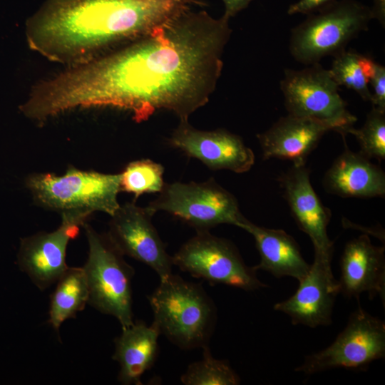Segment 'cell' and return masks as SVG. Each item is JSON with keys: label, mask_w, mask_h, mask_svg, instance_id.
Returning a JSON list of instances; mask_svg holds the SVG:
<instances>
[{"label": "cell", "mask_w": 385, "mask_h": 385, "mask_svg": "<svg viewBox=\"0 0 385 385\" xmlns=\"http://www.w3.org/2000/svg\"><path fill=\"white\" fill-rule=\"evenodd\" d=\"M229 21L188 9L131 42L39 81L38 106L49 118L111 108L128 112L136 123L161 110L188 120L216 88L232 34Z\"/></svg>", "instance_id": "obj_1"}, {"label": "cell", "mask_w": 385, "mask_h": 385, "mask_svg": "<svg viewBox=\"0 0 385 385\" xmlns=\"http://www.w3.org/2000/svg\"><path fill=\"white\" fill-rule=\"evenodd\" d=\"M332 260L314 256L308 272L298 281L295 293L275 304L274 309L287 314L293 324L315 328L332 324L334 304L339 293Z\"/></svg>", "instance_id": "obj_14"}, {"label": "cell", "mask_w": 385, "mask_h": 385, "mask_svg": "<svg viewBox=\"0 0 385 385\" xmlns=\"http://www.w3.org/2000/svg\"><path fill=\"white\" fill-rule=\"evenodd\" d=\"M239 227L255 239L260 261L255 269L267 271L277 278L291 277L301 280L308 272L310 265L301 254L295 240L280 229L258 226L246 217Z\"/></svg>", "instance_id": "obj_19"}, {"label": "cell", "mask_w": 385, "mask_h": 385, "mask_svg": "<svg viewBox=\"0 0 385 385\" xmlns=\"http://www.w3.org/2000/svg\"><path fill=\"white\" fill-rule=\"evenodd\" d=\"M333 57L329 71L337 84L354 91L363 101H370L369 84L376 61L352 49H345Z\"/></svg>", "instance_id": "obj_22"}, {"label": "cell", "mask_w": 385, "mask_h": 385, "mask_svg": "<svg viewBox=\"0 0 385 385\" xmlns=\"http://www.w3.org/2000/svg\"><path fill=\"white\" fill-rule=\"evenodd\" d=\"M164 167L150 159L129 163L120 173V191L131 193L135 201L145 193L160 192L165 184Z\"/></svg>", "instance_id": "obj_23"}, {"label": "cell", "mask_w": 385, "mask_h": 385, "mask_svg": "<svg viewBox=\"0 0 385 385\" xmlns=\"http://www.w3.org/2000/svg\"><path fill=\"white\" fill-rule=\"evenodd\" d=\"M370 11L373 19H376L380 24L385 26V0H373V4L370 7Z\"/></svg>", "instance_id": "obj_29"}, {"label": "cell", "mask_w": 385, "mask_h": 385, "mask_svg": "<svg viewBox=\"0 0 385 385\" xmlns=\"http://www.w3.org/2000/svg\"><path fill=\"white\" fill-rule=\"evenodd\" d=\"M146 207L154 214L167 212L197 232L210 231L221 224L239 227L245 218L236 197L213 178L201 183H165Z\"/></svg>", "instance_id": "obj_7"}, {"label": "cell", "mask_w": 385, "mask_h": 385, "mask_svg": "<svg viewBox=\"0 0 385 385\" xmlns=\"http://www.w3.org/2000/svg\"><path fill=\"white\" fill-rule=\"evenodd\" d=\"M122 329L115 340L113 356L120 365L118 381L125 385H140L143 374L157 359L160 334L153 323L148 326L142 321Z\"/></svg>", "instance_id": "obj_20"}, {"label": "cell", "mask_w": 385, "mask_h": 385, "mask_svg": "<svg viewBox=\"0 0 385 385\" xmlns=\"http://www.w3.org/2000/svg\"><path fill=\"white\" fill-rule=\"evenodd\" d=\"M279 180L296 223L312 242L314 256L332 259L334 244L327 235L332 213L314 191L309 170L305 165H293Z\"/></svg>", "instance_id": "obj_15"}, {"label": "cell", "mask_w": 385, "mask_h": 385, "mask_svg": "<svg viewBox=\"0 0 385 385\" xmlns=\"http://www.w3.org/2000/svg\"><path fill=\"white\" fill-rule=\"evenodd\" d=\"M344 150L326 172L323 185L329 193L342 197H382L385 194V174L359 153L349 150L342 135Z\"/></svg>", "instance_id": "obj_18"}, {"label": "cell", "mask_w": 385, "mask_h": 385, "mask_svg": "<svg viewBox=\"0 0 385 385\" xmlns=\"http://www.w3.org/2000/svg\"><path fill=\"white\" fill-rule=\"evenodd\" d=\"M89 290L83 267H68L51 296L48 323L58 332L63 322L76 317L88 304Z\"/></svg>", "instance_id": "obj_21"}, {"label": "cell", "mask_w": 385, "mask_h": 385, "mask_svg": "<svg viewBox=\"0 0 385 385\" xmlns=\"http://www.w3.org/2000/svg\"><path fill=\"white\" fill-rule=\"evenodd\" d=\"M206 0H44L26 21L29 48L68 66L88 62L149 33Z\"/></svg>", "instance_id": "obj_2"}, {"label": "cell", "mask_w": 385, "mask_h": 385, "mask_svg": "<svg viewBox=\"0 0 385 385\" xmlns=\"http://www.w3.org/2000/svg\"><path fill=\"white\" fill-rule=\"evenodd\" d=\"M346 133L354 135L364 156L379 162L385 159V112L372 107L359 129L350 128Z\"/></svg>", "instance_id": "obj_25"}, {"label": "cell", "mask_w": 385, "mask_h": 385, "mask_svg": "<svg viewBox=\"0 0 385 385\" xmlns=\"http://www.w3.org/2000/svg\"><path fill=\"white\" fill-rule=\"evenodd\" d=\"M120 173L108 174L69 167L62 175L34 173L25 184L35 202L61 213L78 211L112 216L120 207Z\"/></svg>", "instance_id": "obj_5"}, {"label": "cell", "mask_w": 385, "mask_h": 385, "mask_svg": "<svg viewBox=\"0 0 385 385\" xmlns=\"http://www.w3.org/2000/svg\"><path fill=\"white\" fill-rule=\"evenodd\" d=\"M224 4L225 11L223 16L230 19L238 13L248 7L254 0H222Z\"/></svg>", "instance_id": "obj_28"}, {"label": "cell", "mask_w": 385, "mask_h": 385, "mask_svg": "<svg viewBox=\"0 0 385 385\" xmlns=\"http://www.w3.org/2000/svg\"><path fill=\"white\" fill-rule=\"evenodd\" d=\"M335 1L336 0H298L289 5L287 13L289 15H308Z\"/></svg>", "instance_id": "obj_27"}, {"label": "cell", "mask_w": 385, "mask_h": 385, "mask_svg": "<svg viewBox=\"0 0 385 385\" xmlns=\"http://www.w3.org/2000/svg\"><path fill=\"white\" fill-rule=\"evenodd\" d=\"M384 356V322L359 307L329 346L307 356L295 370L307 375L334 368L361 370Z\"/></svg>", "instance_id": "obj_10"}, {"label": "cell", "mask_w": 385, "mask_h": 385, "mask_svg": "<svg viewBox=\"0 0 385 385\" xmlns=\"http://www.w3.org/2000/svg\"><path fill=\"white\" fill-rule=\"evenodd\" d=\"M307 16L292 29L289 42L291 56L307 66L346 49L373 20L370 7L357 0H336Z\"/></svg>", "instance_id": "obj_4"}, {"label": "cell", "mask_w": 385, "mask_h": 385, "mask_svg": "<svg viewBox=\"0 0 385 385\" xmlns=\"http://www.w3.org/2000/svg\"><path fill=\"white\" fill-rule=\"evenodd\" d=\"M173 264L192 276L212 284H221L245 291L267 287L258 279L255 267L247 266L238 250L229 240L197 232L172 257Z\"/></svg>", "instance_id": "obj_9"}, {"label": "cell", "mask_w": 385, "mask_h": 385, "mask_svg": "<svg viewBox=\"0 0 385 385\" xmlns=\"http://www.w3.org/2000/svg\"><path fill=\"white\" fill-rule=\"evenodd\" d=\"M201 360L190 364L181 376L185 385H237L240 384L238 374L226 360L215 359L208 346L203 348Z\"/></svg>", "instance_id": "obj_24"}, {"label": "cell", "mask_w": 385, "mask_h": 385, "mask_svg": "<svg viewBox=\"0 0 385 385\" xmlns=\"http://www.w3.org/2000/svg\"><path fill=\"white\" fill-rule=\"evenodd\" d=\"M384 247L374 245L366 234L348 242L340 260L339 293L359 298L367 292L370 299L379 297L384 305Z\"/></svg>", "instance_id": "obj_16"}, {"label": "cell", "mask_w": 385, "mask_h": 385, "mask_svg": "<svg viewBox=\"0 0 385 385\" xmlns=\"http://www.w3.org/2000/svg\"><path fill=\"white\" fill-rule=\"evenodd\" d=\"M61 214V225L51 232H38L21 240L17 260L21 271L41 291L61 278L68 269L66 249L90 214L69 211Z\"/></svg>", "instance_id": "obj_11"}, {"label": "cell", "mask_w": 385, "mask_h": 385, "mask_svg": "<svg viewBox=\"0 0 385 385\" xmlns=\"http://www.w3.org/2000/svg\"><path fill=\"white\" fill-rule=\"evenodd\" d=\"M332 128L321 121L287 114L257 135L263 159L288 160L304 166L322 136Z\"/></svg>", "instance_id": "obj_17"}, {"label": "cell", "mask_w": 385, "mask_h": 385, "mask_svg": "<svg viewBox=\"0 0 385 385\" xmlns=\"http://www.w3.org/2000/svg\"><path fill=\"white\" fill-rule=\"evenodd\" d=\"M168 143L189 158L199 160L212 170L243 173L255 163L253 151L240 136L222 128L202 130L191 125L188 120H180Z\"/></svg>", "instance_id": "obj_13"}, {"label": "cell", "mask_w": 385, "mask_h": 385, "mask_svg": "<svg viewBox=\"0 0 385 385\" xmlns=\"http://www.w3.org/2000/svg\"><path fill=\"white\" fill-rule=\"evenodd\" d=\"M279 86L288 114L321 121L341 135L356 121L329 69L319 63L299 70L285 69Z\"/></svg>", "instance_id": "obj_8"}, {"label": "cell", "mask_w": 385, "mask_h": 385, "mask_svg": "<svg viewBox=\"0 0 385 385\" xmlns=\"http://www.w3.org/2000/svg\"><path fill=\"white\" fill-rule=\"evenodd\" d=\"M153 324L180 349L204 348L214 330L217 312L212 299L199 284L173 273L160 279L148 297Z\"/></svg>", "instance_id": "obj_3"}, {"label": "cell", "mask_w": 385, "mask_h": 385, "mask_svg": "<svg viewBox=\"0 0 385 385\" xmlns=\"http://www.w3.org/2000/svg\"><path fill=\"white\" fill-rule=\"evenodd\" d=\"M369 83L373 88L370 102L372 107L385 112V67L376 62Z\"/></svg>", "instance_id": "obj_26"}, {"label": "cell", "mask_w": 385, "mask_h": 385, "mask_svg": "<svg viewBox=\"0 0 385 385\" xmlns=\"http://www.w3.org/2000/svg\"><path fill=\"white\" fill-rule=\"evenodd\" d=\"M154 215L134 200L120 205L111 216L107 235L123 255L148 265L163 279L172 274L173 264L152 223Z\"/></svg>", "instance_id": "obj_12"}, {"label": "cell", "mask_w": 385, "mask_h": 385, "mask_svg": "<svg viewBox=\"0 0 385 385\" xmlns=\"http://www.w3.org/2000/svg\"><path fill=\"white\" fill-rule=\"evenodd\" d=\"M88 244V259L83 267L88 290V304L105 314L113 316L122 329L133 322L132 279L133 268L123 258L107 234L83 225Z\"/></svg>", "instance_id": "obj_6"}]
</instances>
